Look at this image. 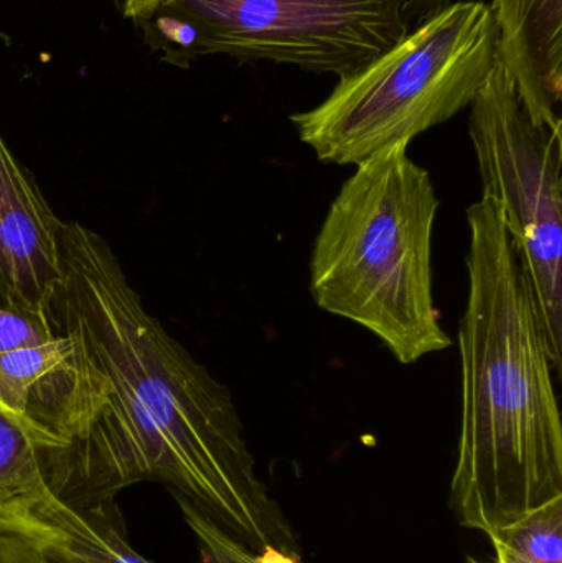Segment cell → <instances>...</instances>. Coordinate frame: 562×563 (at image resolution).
Instances as JSON below:
<instances>
[{
  "instance_id": "cell-5",
  "label": "cell",
  "mask_w": 562,
  "mask_h": 563,
  "mask_svg": "<svg viewBox=\"0 0 562 563\" xmlns=\"http://www.w3.org/2000/svg\"><path fill=\"white\" fill-rule=\"evenodd\" d=\"M161 12L162 35L187 59H266L339 78L408 33L406 0H174Z\"/></svg>"
},
{
  "instance_id": "cell-15",
  "label": "cell",
  "mask_w": 562,
  "mask_h": 563,
  "mask_svg": "<svg viewBox=\"0 0 562 563\" xmlns=\"http://www.w3.org/2000/svg\"><path fill=\"white\" fill-rule=\"evenodd\" d=\"M451 2L452 0H406V19L408 22L409 20L422 22Z\"/></svg>"
},
{
  "instance_id": "cell-6",
  "label": "cell",
  "mask_w": 562,
  "mask_h": 563,
  "mask_svg": "<svg viewBox=\"0 0 562 563\" xmlns=\"http://www.w3.org/2000/svg\"><path fill=\"white\" fill-rule=\"evenodd\" d=\"M482 197L498 205L530 284L554 369L562 364V125L535 124L497 56L471 104Z\"/></svg>"
},
{
  "instance_id": "cell-16",
  "label": "cell",
  "mask_w": 562,
  "mask_h": 563,
  "mask_svg": "<svg viewBox=\"0 0 562 563\" xmlns=\"http://www.w3.org/2000/svg\"><path fill=\"white\" fill-rule=\"evenodd\" d=\"M257 562L260 563H300L299 554L296 552L280 551L276 548H264L257 552Z\"/></svg>"
},
{
  "instance_id": "cell-13",
  "label": "cell",
  "mask_w": 562,
  "mask_h": 563,
  "mask_svg": "<svg viewBox=\"0 0 562 563\" xmlns=\"http://www.w3.org/2000/svg\"><path fill=\"white\" fill-rule=\"evenodd\" d=\"M0 563H58L22 536L0 526Z\"/></svg>"
},
{
  "instance_id": "cell-12",
  "label": "cell",
  "mask_w": 562,
  "mask_h": 563,
  "mask_svg": "<svg viewBox=\"0 0 562 563\" xmlns=\"http://www.w3.org/2000/svg\"><path fill=\"white\" fill-rule=\"evenodd\" d=\"M487 536L494 563H562V496Z\"/></svg>"
},
{
  "instance_id": "cell-8",
  "label": "cell",
  "mask_w": 562,
  "mask_h": 563,
  "mask_svg": "<svg viewBox=\"0 0 562 563\" xmlns=\"http://www.w3.org/2000/svg\"><path fill=\"white\" fill-rule=\"evenodd\" d=\"M62 224L32 172L0 135V308L52 314Z\"/></svg>"
},
{
  "instance_id": "cell-17",
  "label": "cell",
  "mask_w": 562,
  "mask_h": 563,
  "mask_svg": "<svg viewBox=\"0 0 562 563\" xmlns=\"http://www.w3.org/2000/svg\"><path fill=\"white\" fill-rule=\"evenodd\" d=\"M467 563H491V562L481 561V559L471 558V555H469Z\"/></svg>"
},
{
  "instance_id": "cell-4",
  "label": "cell",
  "mask_w": 562,
  "mask_h": 563,
  "mask_svg": "<svg viewBox=\"0 0 562 563\" xmlns=\"http://www.w3.org/2000/svg\"><path fill=\"white\" fill-rule=\"evenodd\" d=\"M497 45L491 3L451 2L290 121L323 164L359 165L471 108Z\"/></svg>"
},
{
  "instance_id": "cell-9",
  "label": "cell",
  "mask_w": 562,
  "mask_h": 563,
  "mask_svg": "<svg viewBox=\"0 0 562 563\" xmlns=\"http://www.w3.org/2000/svg\"><path fill=\"white\" fill-rule=\"evenodd\" d=\"M0 526L58 563H152L129 542L115 498L69 505L45 485L0 501Z\"/></svg>"
},
{
  "instance_id": "cell-3",
  "label": "cell",
  "mask_w": 562,
  "mask_h": 563,
  "mask_svg": "<svg viewBox=\"0 0 562 563\" xmlns=\"http://www.w3.org/2000/svg\"><path fill=\"white\" fill-rule=\"evenodd\" d=\"M408 147L399 144L355 165L310 254L317 307L365 328L406 366L452 346L432 276L441 201Z\"/></svg>"
},
{
  "instance_id": "cell-7",
  "label": "cell",
  "mask_w": 562,
  "mask_h": 563,
  "mask_svg": "<svg viewBox=\"0 0 562 563\" xmlns=\"http://www.w3.org/2000/svg\"><path fill=\"white\" fill-rule=\"evenodd\" d=\"M101 400L98 377L52 314L0 308V404L69 445L81 439Z\"/></svg>"
},
{
  "instance_id": "cell-10",
  "label": "cell",
  "mask_w": 562,
  "mask_h": 563,
  "mask_svg": "<svg viewBox=\"0 0 562 563\" xmlns=\"http://www.w3.org/2000/svg\"><path fill=\"white\" fill-rule=\"evenodd\" d=\"M497 55L514 79L528 118L561 128L562 0H494Z\"/></svg>"
},
{
  "instance_id": "cell-2",
  "label": "cell",
  "mask_w": 562,
  "mask_h": 563,
  "mask_svg": "<svg viewBox=\"0 0 562 563\" xmlns=\"http://www.w3.org/2000/svg\"><path fill=\"white\" fill-rule=\"evenodd\" d=\"M462 420L451 509L488 532L562 496V422L543 324L500 208L467 210Z\"/></svg>"
},
{
  "instance_id": "cell-1",
  "label": "cell",
  "mask_w": 562,
  "mask_h": 563,
  "mask_svg": "<svg viewBox=\"0 0 562 563\" xmlns=\"http://www.w3.org/2000/svg\"><path fill=\"white\" fill-rule=\"evenodd\" d=\"M58 256L49 313L98 377L101 400L81 439L46 456L48 488L86 505L162 483L251 551L299 554L257 475L230 389L145 310L101 234L63 221Z\"/></svg>"
},
{
  "instance_id": "cell-11",
  "label": "cell",
  "mask_w": 562,
  "mask_h": 563,
  "mask_svg": "<svg viewBox=\"0 0 562 563\" xmlns=\"http://www.w3.org/2000/svg\"><path fill=\"white\" fill-rule=\"evenodd\" d=\"M55 449L65 446L0 404V501L45 486L46 456Z\"/></svg>"
},
{
  "instance_id": "cell-14",
  "label": "cell",
  "mask_w": 562,
  "mask_h": 563,
  "mask_svg": "<svg viewBox=\"0 0 562 563\" xmlns=\"http://www.w3.org/2000/svg\"><path fill=\"white\" fill-rule=\"evenodd\" d=\"M170 2L174 0H122V10L131 19H152Z\"/></svg>"
}]
</instances>
